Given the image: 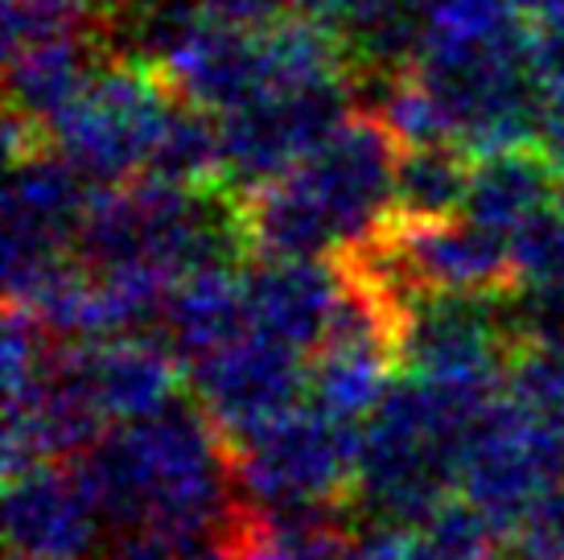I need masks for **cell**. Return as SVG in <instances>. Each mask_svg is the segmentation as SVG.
I'll return each instance as SVG.
<instances>
[{"mask_svg": "<svg viewBox=\"0 0 564 560\" xmlns=\"http://www.w3.org/2000/svg\"><path fill=\"white\" fill-rule=\"evenodd\" d=\"M564 203V173L544 149H511L474 161L466 215L511 235L544 206Z\"/></svg>", "mask_w": 564, "mask_h": 560, "instance_id": "obj_14", "label": "cell"}, {"mask_svg": "<svg viewBox=\"0 0 564 560\" xmlns=\"http://www.w3.org/2000/svg\"><path fill=\"white\" fill-rule=\"evenodd\" d=\"M104 515L75 462H46L9 478L4 536L9 552L37 560H99Z\"/></svg>", "mask_w": 564, "mask_h": 560, "instance_id": "obj_7", "label": "cell"}, {"mask_svg": "<svg viewBox=\"0 0 564 560\" xmlns=\"http://www.w3.org/2000/svg\"><path fill=\"white\" fill-rule=\"evenodd\" d=\"M173 104L177 91L161 71L104 58L87 91L46 125V140L95 190L124 186L144 173Z\"/></svg>", "mask_w": 564, "mask_h": 560, "instance_id": "obj_2", "label": "cell"}, {"mask_svg": "<svg viewBox=\"0 0 564 560\" xmlns=\"http://www.w3.org/2000/svg\"><path fill=\"white\" fill-rule=\"evenodd\" d=\"M400 379V351L392 343L326 338L305 367V400L350 424H362Z\"/></svg>", "mask_w": 564, "mask_h": 560, "instance_id": "obj_13", "label": "cell"}, {"mask_svg": "<svg viewBox=\"0 0 564 560\" xmlns=\"http://www.w3.org/2000/svg\"><path fill=\"white\" fill-rule=\"evenodd\" d=\"M519 17H532L535 25H552L564 21V0H507Z\"/></svg>", "mask_w": 564, "mask_h": 560, "instance_id": "obj_22", "label": "cell"}, {"mask_svg": "<svg viewBox=\"0 0 564 560\" xmlns=\"http://www.w3.org/2000/svg\"><path fill=\"white\" fill-rule=\"evenodd\" d=\"M231 450L239 491L256 515L346 507L359 474V424L297 405Z\"/></svg>", "mask_w": 564, "mask_h": 560, "instance_id": "obj_3", "label": "cell"}, {"mask_svg": "<svg viewBox=\"0 0 564 560\" xmlns=\"http://www.w3.org/2000/svg\"><path fill=\"white\" fill-rule=\"evenodd\" d=\"M99 560H186V545L158 531H137V536H116V545Z\"/></svg>", "mask_w": 564, "mask_h": 560, "instance_id": "obj_20", "label": "cell"}, {"mask_svg": "<svg viewBox=\"0 0 564 560\" xmlns=\"http://www.w3.org/2000/svg\"><path fill=\"white\" fill-rule=\"evenodd\" d=\"M165 78L186 104H198L215 116L239 111L272 95L260 30H239L227 21H215L194 42V50L165 71Z\"/></svg>", "mask_w": 564, "mask_h": 560, "instance_id": "obj_10", "label": "cell"}, {"mask_svg": "<svg viewBox=\"0 0 564 560\" xmlns=\"http://www.w3.org/2000/svg\"><path fill=\"white\" fill-rule=\"evenodd\" d=\"M58 363L79 379L108 424H137L177 405L186 367L161 338H95L63 343Z\"/></svg>", "mask_w": 564, "mask_h": 560, "instance_id": "obj_8", "label": "cell"}, {"mask_svg": "<svg viewBox=\"0 0 564 560\" xmlns=\"http://www.w3.org/2000/svg\"><path fill=\"white\" fill-rule=\"evenodd\" d=\"M99 58H108L95 30L54 33L37 37L17 50H4V78H9V108L30 116L46 128L58 111H66L99 71Z\"/></svg>", "mask_w": 564, "mask_h": 560, "instance_id": "obj_11", "label": "cell"}, {"mask_svg": "<svg viewBox=\"0 0 564 560\" xmlns=\"http://www.w3.org/2000/svg\"><path fill=\"white\" fill-rule=\"evenodd\" d=\"M511 239V265L519 289H544L564 280V203L523 218Z\"/></svg>", "mask_w": 564, "mask_h": 560, "instance_id": "obj_18", "label": "cell"}, {"mask_svg": "<svg viewBox=\"0 0 564 560\" xmlns=\"http://www.w3.org/2000/svg\"><path fill=\"white\" fill-rule=\"evenodd\" d=\"M305 367L310 363L301 351L248 330L243 338L186 367V384L194 391V405L219 424L231 445H239L297 408L305 396Z\"/></svg>", "mask_w": 564, "mask_h": 560, "instance_id": "obj_6", "label": "cell"}, {"mask_svg": "<svg viewBox=\"0 0 564 560\" xmlns=\"http://www.w3.org/2000/svg\"><path fill=\"white\" fill-rule=\"evenodd\" d=\"M470 177V153L457 140L404 149L395 165V218L429 223V218L466 215Z\"/></svg>", "mask_w": 564, "mask_h": 560, "instance_id": "obj_16", "label": "cell"}, {"mask_svg": "<svg viewBox=\"0 0 564 560\" xmlns=\"http://www.w3.org/2000/svg\"><path fill=\"white\" fill-rule=\"evenodd\" d=\"M523 351L511 305L499 293H421L408 297L400 322V371L445 384L507 388V371Z\"/></svg>", "mask_w": 564, "mask_h": 560, "instance_id": "obj_5", "label": "cell"}, {"mask_svg": "<svg viewBox=\"0 0 564 560\" xmlns=\"http://www.w3.org/2000/svg\"><path fill=\"white\" fill-rule=\"evenodd\" d=\"M404 144L376 111H355L289 170L334 231L338 251L376 239L395 215V165Z\"/></svg>", "mask_w": 564, "mask_h": 560, "instance_id": "obj_4", "label": "cell"}, {"mask_svg": "<svg viewBox=\"0 0 564 560\" xmlns=\"http://www.w3.org/2000/svg\"><path fill=\"white\" fill-rule=\"evenodd\" d=\"M421 531L437 560H502L507 552V536L466 495L445 498L421 524Z\"/></svg>", "mask_w": 564, "mask_h": 560, "instance_id": "obj_17", "label": "cell"}, {"mask_svg": "<svg viewBox=\"0 0 564 560\" xmlns=\"http://www.w3.org/2000/svg\"><path fill=\"white\" fill-rule=\"evenodd\" d=\"M346 289L338 256L329 260H251L243 268L251 330L276 343L314 355L329 330Z\"/></svg>", "mask_w": 564, "mask_h": 560, "instance_id": "obj_9", "label": "cell"}, {"mask_svg": "<svg viewBox=\"0 0 564 560\" xmlns=\"http://www.w3.org/2000/svg\"><path fill=\"white\" fill-rule=\"evenodd\" d=\"M251 330L243 268H210L198 277L173 280L161 322V343L182 367L215 355Z\"/></svg>", "mask_w": 564, "mask_h": 560, "instance_id": "obj_12", "label": "cell"}, {"mask_svg": "<svg viewBox=\"0 0 564 560\" xmlns=\"http://www.w3.org/2000/svg\"><path fill=\"white\" fill-rule=\"evenodd\" d=\"M141 177L165 182V186L206 190L223 186V125L215 111L186 104L177 95L173 111L165 116Z\"/></svg>", "mask_w": 564, "mask_h": 560, "instance_id": "obj_15", "label": "cell"}, {"mask_svg": "<svg viewBox=\"0 0 564 560\" xmlns=\"http://www.w3.org/2000/svg\"><path fill=\"white\" fill-rule=\"evenodd\" d=\"M507 305L523 346H564V280L544 289H523V297Z\"/></svg>", "mask_w": 564, "mask_h": 560, "instance_id": "obj_19", "label": "cell"}, {"mask_svg": "<svg viewBox=\"0 0 564 560\" xmlns=\"http://www.w3.org/2000/svg\"><path fill=\"white\" fill-rule=\"evenodd\" d=\"M75 466L116 536L158 531L198 548L231 540L256 519L239 491L231 441L194 400L111 424Z\"/></svg>", "mask_w": 564, "mask_h": 560, "instance_id": "obj_1", "label": "cell"}, {"mask_svg": "<svg viewBox=\"0 0 564 560\" xmlns=\"http://www.w3.org/2000/svg\"><path fill=\"white\" fill-rule=\"evenodd\" d=\"M540 149L556 161V170L564 173V91L549 95V111H544V132H540Z\"/></svg>", "mask_w": 564, "mask_h": 560, "instance_id": "obj_21", "label": "cell"}, {"mask_svg": "<svg viewBox=\"0 0 564 560\" xmlns=\"http://www.w3.org/2000/svg\"><path fill=\"white\" fill-rule=\"evenodd\" d=\"M9 560H37V557H17V552H9Z\"/></svg>", "mask_w": 564, "mask_h": 560, "instance_id": "obj_23", "label": "cell"}]
</instances>
